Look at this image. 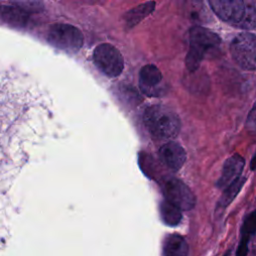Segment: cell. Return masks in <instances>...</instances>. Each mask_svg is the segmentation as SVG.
<instances>
[{"label": "cell", "mask_w": 256, "mask_h": 256, "mask_svg": "<svg viewBox=\"0 0 256 256\" xmlns=\"http://www.w3.org/2000/svg\"><path fill=\"white\" fill-rule=\"evenodd\" d=\"M21 163L13 138L0 117V207L20 179Z\"/></svg>", "instance_id": "obj_1"}, {"label": "cell", "mask_w": 256, "mask_h": 256, "mask_svg": "<svg viewBox=\"0 0 256 256\" xmlns=\"http://www.w3.org/2000/svg\"><path fill=\"white\" fill-rule=\"evenodd\" d=\"M143 119L149 133L158 140L174 138L181 128L179 116L169 107L160 104L149 106Z\"/></svg>", "instance_id": "obj_2"}, {"label": "cell", "mask_w": 256, "mask_h": 256, "mask_svg": "<svg viewBox=\"0 0 256 256\" xmlns=\"http://www.w3.org/2000/svg\"><path fill=\"white\" fill-rule=\"evenodd\" d=\"M221 43L220 37L211 30L195 26L189 32V50L185 58L186 68L194 72L200 66L206 53L217 48Z\"/></svg>", "instance_id": "obj_3"}, {"label": "cell", "mask_w": 256, "mask_h": 256, "mask_svg": "<svg viewBox=\"0 0 256 256\" xmlns=\"http://www.w3.org/2000/svg\"><path fill=\"white\" fill-rule=\"evenodd\" d=\"M48 41L67 53H76L83 44L81 31L71 24L56 23L52 25L48 32Z\"/></svg>", "instance_id": "obj_4"}, {"label": "cell", "mask_w": 256, "mask_h": 256, "mask_svg": "<svg viewBox=\"0 0 256 256\" xmlns=\"http://www.w3.org/2000/svg\"><path fill=\"white\" fill-rule=\"evenodd\" d=\"M235 62L244 70H256V36L243 32L236 35L230 44Z\"/></svg>", "instance_id": "obj_5"}, {"label": "cell", "mask_w": 256, "mask_h": 256, "mask_svg": "<svg viewBox=\"0 0 256 256\" xmlns=\"http://www.w3.org/2000/svg\"><path fill=\"white\" fill-rule=\"evenodd\" d=\"M93 60L96 67L103 74L111 78L119 76L124 68L121 53L109 43L100 44L94 49Z\"/></svg>", "instance_id": "obj_6"}, {"label": "cell", "mask_w": 256, "mask_h": 256, "mask_svg": "<svg viewBox=\"0 0 256 256\" xmlns=\"http://www.w3.org/2000/svg\"><path fill=\"white\" fill-rule=\"evenodd\" d=\"M165 200L178 207L180 210H191L196 203L194 193L181 180L169 178L163 185Z\"/></svg>", "instance_id": "obj_7"}, {"label": "cell", "mask_w": 256, "mask_h": 256, "mask_svg": "<svg viewBox=\"0 0 256 256\" xmlns=\"http://www.w3.org/2000/svg\"><path fill=\"white\" fill-rule=\"evenodd\" d=\"M209 5L223 21L238 27L246 13V2L242 0H210Z\"/></svg>", "instance_id": "obj_8"}, {"label": "cell", "mask_w": 256, "mask_h": 256, "mask_svg": "<svg viewBox=\"0 0 256 256\" xmlns=\"http://www.w3.org/2000/svg\"><path fill=\"white\" fill-rule=\"evenodd\" d=\"M163 76L161 71L153 64L143 66L139 74V84L143 93L148 96H158L163 93Z\"/></svg>", "instance_id": "obj_9"}, {"label": "cell", "mask_w": 256, "mask_h": 256, "mask_svg": "<svg viewBox=\"0 0 256 256\" xmlns=\"http://www.w3.org/2000/svg\"><path fill=\"white\" fill-rule=\"evenodd\" d=\"M159 157L162 163L172 171H178L186 160L184 148L176 142H167L159 149Z\"/></svg>", "instance_id": "obj_10"}, {"label": "cell", "mask_w": 256, "mask_h": 256, "mask_svg": "<svg viewBox=\"0 0 256 256\" xmlns=\"http://www.w3.org/2000/svg\"><path fill=\"white\" fill-rule=\"evenodd\" d=\"M244 165L245 160L241 155L234 154L230 156L223 165L222 174L216 182V186L218 188L226 189L229 185H231L234 181L241 177L240 175L243 171Z\"/></svg>", "instance_id": "obj_11"}, {"label": "cell", "mask_w": 256, "mask_h": 256, "mask_svg": "<svg viewBox=\"0 0 256 256\" xmlns=\"http://www.w3.org/2000/svg\"><path fill=\"white\" fill-rule=\"evenodd\" d=\"M188 244L181 235L170 234L164 239L162 256H188Z\"/></svg>", "instance_id": "obj_12"}, {"label": "cell", "mask_w": 256, "mask_h": 256, "mask_svg": "<svg viewBox=\"0 0 256 256\" xmlns=\"http://www.w3.org/2000/svg\"><path fill=\"white\" fill-rule=\"evenodd\" d=\"M160 216L162 221L168 226H176L182 219L181 210L166 200L160 204Z\"/></svg>", "instance_id": "obj_13"}, {"label": "cell", "mask_w": 256, "mask_h": 256, "mask_svg": "<svg viewBox=\"0 0 256 256\" xmlns=\"http://www.w3.org/2000/svg\"><path fill=\"white\" fill-rule=\"evenodd\" d=\"M246 182V177H239L236 181H234L231 185H229L224 192L222 193L221 197L218 200L217 208H226L237 196V194L240 192L241 188Z\"/></svg>", "instance_id": "obj_14"}, {"label": "cell", "mask_w": 256, "mask_h": 256, "mask_svg": "<svg viewBox=\"0 0 256 256\" xmlns=\"http://www.w3.org/2000/svg\"><path fill=\"white\" fill-rule=\"evenodd\" d=\"M237 28L251 30L256 28V3L246 2V13Z\"/></svg>", "instance_id": "obj_15"}, {"label": "cell", "mask_w": 256, "mask_h": 256, "mask_svg": "<svg viewBox=\"0 0 256 256\" xmlns=\"http://www.w3.org/2000/svg\"><path fill=\"white\" fill-rule=\"evenodd\" d=\"M255 233H256V210L252 211L249 215L246 216L241 227V236L250 237Z\"/></svg>", "instance_id": "obj_16"}, {"label": "cell", "mask_w": 256, "mask_h": 256, "mask_svg": "<svg viewBox=\"0 0 256 256\" xmlns=\"http://www.w3.org/2000/svg\"><path fill=\"white\" fill-rule=\"evenodd\" d=\"M5 9H3V19L10 21L12 23L14 22H20V23H24L26 16L22 14L21 10H16L14 8H8V7H4Z\"/></svg>", "instance_id": "obj_17"}, {"label": "cell", "mask_w": 256, "mask_h": 256, "mask_svg": "<svg viewBox=\"0 0 256 256\" xmlns=\"http://www.w3.org/2000/svg\"><path fill=\"white\" fill-rule=\"evenodd\" d=\"M250 237L241 236V240L236 250V256H247L248 254V243Z\"/></svg>", "instance_id": "obj_18"}, {"label": "cell", "mask_w": 256, "mask_h": 256, "mask_svg": "<svg viewBox=\"0 0 256 256\" xmlns=\"http://www.w3.org/2000/svg\"><path fill=\"white\" fill-rule=\"evenodd\" d=\"M247 127L248 129L256 132V102L254 103L252 109L247 116Z\"/></svg>", "instance_id": "obj_19"}, {"label": "cell", "mask_w": 256, "mask_h": 256, "mask_svg": "<svg viewBox=\"0 0 256 256\" xmlns=\"http://www.w3.org/2000/svg\"><path fill=\"white\" fill-rule=\"evenodd\" d=\"M250 168H251V170H255L256 169V152H255V154L252 157V160L250 162Z\"/></svg>", "instance_id": "obj_20"}]
</instances>
